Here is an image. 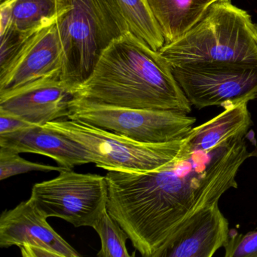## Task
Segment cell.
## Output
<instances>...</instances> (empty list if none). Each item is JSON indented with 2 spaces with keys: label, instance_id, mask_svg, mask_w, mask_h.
Masks as SVG:
<instances>
[{
  "label": "cell",
  "instance_id": "obj_1",
  "mask_svg": "<svg viewBox=\"0 0 257 257\" xmlns=\"http://www.w3.org/2000/svg\"><path fill=\"white\" fill-rule=\"evenodd\" d=\"M252 156L243 139L209 151L192 146L153 171H108V212L143 256L162 257L189 218L238 187L239 169Z\"/></svg>",
  "mask_w": 257,
  "mask_h": 257
},
{
  "label": "cell",
  "instance_id": "obj_2",
  "mask_svg": "<svg viewBox=\"0 0 257 257\" xmlns=\"http://www.w3.org/2000/svg\"><path fill=\"white\" fill-rule=\"evenodd\" d=\"M72 91L112 106L192 111L168 61L130 31L105 48L91 74Z\"/></svg>",
  "mask_w": 257,
  "mask_h": 257
},
{
  "label": "cell",
  "instance_id": "obj_3",
  "mask_svg": "<svg viewBox=\"0 0 257 257\" xmlns=\"http://www.w3.org/2000/svg\"><path fill=\"white\" fill-rule=\"evenodd\" d=\"M159 53L171 67L195 64H257V24L231 0H218L181 38Z\"/></svg>",
  "mask_w": 257,
  "mask_h": 257
},
{
  "label": "cell",
  "instance_id": "obj_4",
  "mask_svg": "<svg viewBox=\"0 0 257 257\" xmlns=\"http://www.w3.org/2000/svg\"><path fill=\"white\" fill-rule=\"evenodd\" d=\"M64 50L61 79L72 88L91 74L105 48L129 31L115 0H57Z\"/></svg>",
  "mask_w": 257,
  "mask_h": 257
},
{
  "label": "cell",
  "instance_id": "obj_5",
  "mask_svg": "<svg viewBox=\"0 0 257 257\" xmlns=\"http://www.w3.org/2000/svg\"><path fill=\"white\" fill-rule=\"evenodd\" d=\"M68 137L86 150L91 163L106 171L148 172L159 169L192 148L189 135L166 143H143L76 120L45 124Z\"/></svg>",
  "mask_w": 257,
  "mask_h": 257
},
{
  "label": "cell",
  "instance_id": "obj_6",
  "mask_svg": "<svg viewBox=\"0 0 257 257\" xmlns=\"http://www.w3.org/2000/svg\"><path fill=\"white\" fill-rule=\"evenodd\" d=\"M68 118L152 144L184 139L196 122L182 111L122 107L76 97Z\"/></svg>",
  "mask_w": 257,
  "mask_h": 257
},
{
  "label": "cell",
  "instance_id": "obj_7",
  "mask_svg": "<svg viewBox=\"0 0 257 257\" xmlns=\"http://www.w3.org/2000/svg\"><path fill=\"white\" fill-rule=\"evenodd\" d=\"M52 180L36 183L31 199L47 216L64 219L75 227H93L107 209L106 176L64 169Z\"/></svg>",
  "mask_w": 257,
  "mask_h": 257
},
{
  "label": "cell",
  "instance_id": "obj_8",
  "mask_svg": "<svg viewBox=\"0 0 257 257\" xmlns=\"http://www.w3.org/2000/svg\"><path fill=\"white\" fill-rule=\"evenodd\" d=\"M171 69L185 95L198 109L257 98V64L213 63Z\"/></svg>",
  "mask_w": 257,
  "mask_h": 257
},
{
  "label": "cell",
  "instance_id": "obj_9",
  "mask_svg": "<svg viewBox=\"0 0 257 257\" xmlns=\"http://www.w3.org/2000/svg\"><path fill=\"white\" fill-rule=\"evenodd\" d=\"M47 219L31 198L5 210L0 217V246H19L24 257L80 256Z\"/></svg>",
  "mask_w": 257,
  "mask_h": 257
},
{
  "label": "cell",
  "instance_id": "obj_10",
  "mask_svg": "<svg viewBox=\"0 0 257 257\" xmlns=\"http://www.w3.org/2000/svg\"><path fill=\"white\" fill-rule=\"evenodd\" d=\"M56 22L31 34L7 65L0 69V92L47 76L61 78L64 50Z\"/></svg>",
  "mask_w": 257,
  "mask_h": 257
},
{
  "label": "cell",
  "instance_id": "obj_11",
  "mask_svg": "<svg viewBox=\"0 0 257 257\" xmlns=\"http://www.w3.org/2000/svg\"><path fill=\"white\" fill-rule=\"evenodd\" d=\"M73 88L61 76H47L0 92V110L33 124L45 125L68 118Z\"/></svg>",
  "mask_w": 257,
  "mask_h": 257
},
{
  "label": "cell",
  "instance_id": "obj_12",
  "mask_svg": "<svg viewBox=\"0 0 257 257\" xmlns=\"http://www.w3.org/2000/svg\"><path fill=\"white\" fill-rule=\"evenodd\" d=\"M228 221L214 203L189 218L162 257H211L229 237Z\"/></svg>",
  "mask_w": 257,
  "mask_h": 257
},
{
  "label": "cell",
  "instance_id": "obj_13",
  "mask_svg": "<svg viewBox=\"0 0 257 257\" xmlns=\"http://www.w3.org/2000/svg\"><path fill=\"white\" fill-rule=\"evenodd\" d=\"M0 149L13 153H31L52 158L59 166L73 169L91 163L88 152L68 137L38 124L0 135Z\"/></svg>",
  "mask_w": 257,
  "mask_h": 257
},
{
  "label": "cell",
  "instance_id": "obj_14",
  "mask_svg": "<svg viewBox=\"0 0 257 257\" xmlns=\"http://www.w3.org/2000/svg\"><path fill=\"white\" fill-rule=\"evenodd\" d=\"M223 112L204 124L193 127L189 136L196 150H214L244 139L252 124L247 102L228 103Z\"/></svg>",
  "mask_w": 257,
  "mask_h": 257
},
{
  "label": "cell",
  "instance_id": "obj_15",
  "mask_svg": "<svg viewBox=\"0 0 257 257\" xmlns=\"http://www.w3.org/2000/svg\"><path fill=\"white\" fill-rule=\"evenodd\" d=\"M218 0H146L165 44L181 38Z\"/></svg>",
  "mask_w": 257,
  "mask_h": 257
},
{
  "label": "cell",
  "instance_id": "obj_16",
  "mask_svg": "<svg viewBox=\"0 0 257 257\" xmlns=\"http://www.w3.org/2000/svg\"><path fill=\"white\" fill-rule=\"evenodd\" d=\"M57 0H16L7 31L30 36L58 19Z\"/></svg>",
  "mask_w": 257,
  "mask_h": 257
},
{
  "label": "cell",
  "instance_id": "obj_17",
  "mask_svg": "<svg viewBox=\"0 0 257 257\" xmlns=\"http://www.w3.org/2000/svg\"><path fill=\"white\" fill-rule=\"evenodd\" d=\"M131 33L147 43L153 50L159 51L165 40L146 0H115Z\"/></svg>",
  "mask_w": 257,
  "mask_h": 257
},
{
  "label": "cell",
  "instance_id": "obj_18",
  "mask_svg": "<svg viewBox=\"0 0 257 257\" xmlns=\"http://www.w3.org/2000/svg\"><path fill=\"white\" fill-rule=\"evenodd\" d=\"M92 228L97 231L101 243L97 256H132L128 253L126 246L128 235L118 222L110 216L107 209L100 215Z\"/></svg>",
  "mask_w": 257,
  "mask_h": 257
},
{
  "label": "cell",
  "instance_id": "obj_19",
  "mask_svg": "<svg viewBox=\"0 0 257 257\" xmlns=\"http://www.w3.org/2000/svg\"><path fill=\"white\" fill-rule=\"evenodd\" d=\"M66 168L29 162L19 156V153L0 149V180H4L13 176L27 174L32 171H58Z\"/></svg>",
  "mask_w": 257,
  "mask_h": 257
},
{
  "label": "cell",
  "instance_id": "obj_20",
  "mask_svg": "<svg viewBox=\"0 0 257 257\" xmlns=\"http://www.w3.org/2000/svg\"><path fill=\"white\" fill-rule=\"evenodd\" d=\"M225 257H257V231L242 234L230 231Z\"/></svg>",
  "mask_w": 257,
  "mask_h": 257
},
{
  "label": "cell",
  "instance_id": "obj_21",
  "mask_svg": "<svg viewBox=\"0 0 257 257\" xmlns=\"http://www.w3.org/2000/svg\"><path fill=\"white\" fill-rule=\"evenodd\" d=\"M32 124L20 117L0 110V135L13 133Z\"/></svg>",
  "mask_w": 257,
  "mask_h": 257
}]
</instances>
